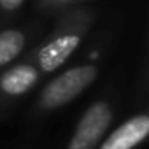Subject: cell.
<instances>
[{"label":"cell","instance_id":"6da1fadb","mask_svg":"<svg viewBox=\"0 0 149 149\" xmlns=\"http://www.w3.org/2000/svg\"><path fill=\"white\" fill-rule=\"evenodd\" d=\"M97 77V68L93 65H83L70 68L65 74L53 79L42 91V105L47 109L60 107L74 100L84 91Z\"/></svg>","mask_w":149,"mask_h":149},{"label":"cell","instance_id":"7a4b0ae2","mask_svg":"<svg viewBox=\"0 0 149 149\" xmlns=\"http://www.w3.org/2000/svg\"><path fill=\"white\" fill-rule=\"evenodd\" d=\"M112 111L105 102L93 104L81 118L76 133H74L68 149H95L111 125Z\"/></svg>","mask_w":149,"mask_h":149},{"label":"cell","instance_id":"3957f363","mask_svg":"<svg viewBox=\"0 0 149 149\" xmlns=\"http://www.w3.org/2000/svg\"><path fill=\"white\" fill-rule=\"evenodd\" d=\"M149 133V118L146 114L135 116L114 130L100 149H132L142 142Z\"/></svg>","mask_w":149,"mask_h":149},{"label":"cell","instance_id":"277c9868","mask_svg":"<svg viewBox=\"0 0 149 149\" xmlns=\"http://www.w3.org/2000/svg\"><path fill=\"white\" fill-rule=\"evenodd\" d=\"M81 39L77 35H61L54 40H51L49 44H46L40 53H39V65L44 72H53L56 70L61 63H65V60L76 51V47L79 46Z\"/></svg>","mask_w":149,"mask_h":149},{"label":"cell","instance_id":"5b68a950","mask_svg":"<svg viewBox=\"0 0 149 149\" xmlns=\"http://www.w3.org/2000/svg\"><path fill=\"white\" fill-rule=\"evenodd\" d=\"M35 83H37V70L30 65L14 67L9 72H6L0 79V86L9 95H23Z\"/></svg>","mask_w":149,"mask_h":149},{"label":"cell","instance_id":"8992f818","mask_svg":"<svg viewBox=\"0 0 149 149\" xmlns=\"http://www.w3.org/2000/svg\"><path fill=\"white\" fill-rule=\"evenodd\" d=\"M25 46V35L19 30L0 32V67L13 61Z\"/></svg>","mask_w":149,"mask_h":149},{"label":"cell","instance_id":"52a82bcc","mask_svg":"<svg viewBox=\"0 0 149 149\" xmlns=\"http://www.w3.org/2000/svg\"><path fill=\"white\" fill-rule=\"evenodd\" d=\"M23 4V0H0V6L7 11H14Z\"/></svg>","mask_w":149,"mask_h":149}]
</instances>
